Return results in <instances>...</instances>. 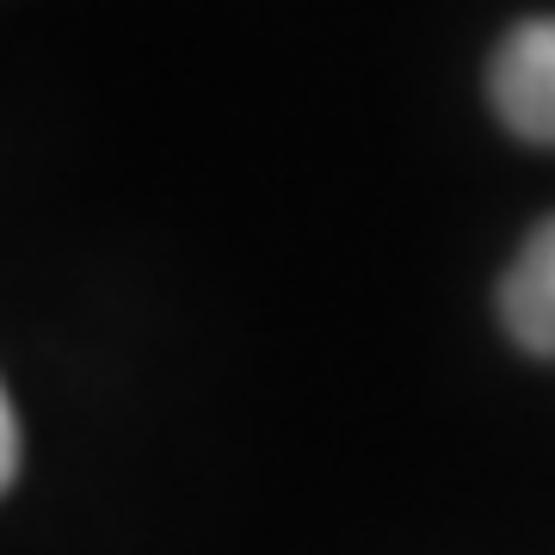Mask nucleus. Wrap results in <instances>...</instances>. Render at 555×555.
<instances>
[{
    "label": "nucleus",
    "mask_w": 555,
    "mask_h": 555,
    "mask_svg": "<svg viewBox=\"0 0 555 555\" xmlns=\"http://www.w3.org/2000/svg\"><path fill=\"white\" fill-rule=\"evenodd\" d=\"M488 100L518 142L555 149V20H525L500 38L488 62Z\"/></svg>",
    "instance_id": "f257e3e1"
},
{
    "label": "nucleus",
    "mask_w": 555,
    "mask_h": 555,
    "mask_svg": "<svg viewBox=\"0 0 555 555\" xmlns=\"http://www.w3.org/2000/svg\"><path fill=\"white\" fill-rule=\"evenodd\" d=\"M500 321L531 358H555V217L525 235L500 278Z\"/></svg>",
    "instance_id": "f03ea898"
},
{
    "label": "nucleus",
    "mask_w": 555,
    "mask_h": 555,
    "mask_svg": "<svg viewBox=\"0 0 555 555\" xmlns=\"http://www.w3.org/2000/svg\"><path fill=\"white\" fill-rule=\"evenodd\" d=\"M13 476H20V414H13V401L0 389V494L13 488Z\"/></svg>",
    "instance_id": "7ed1b4c3"
}]
</instances>
